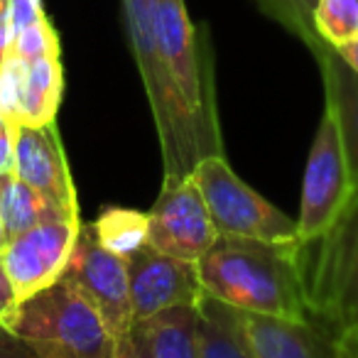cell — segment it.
<instances>
[{"label":"cell","mask_w":358,"mask_h":358,"mask_svg":"<svg viewBox=\"0 0 358 358\" xmlns=\"http://www.w3.org/2000/svg\"><path fill=\"white\" fill-rule=\"evenodd\" d=\"M216 238L219 231L194 174H164L148 211V243L179 260L199 263Z\"/></svg>","instance_id":"8"},{"label":"cell","mask_w":358,"mask_h":358,"mask_svg":"<svg viewBox=\"0 0 358 358\" xmlns=\"http://www.w3.org/2000/svg\"><path fill=\"white\" fill-rule=\"evenodd\" d=\"M10 329L35 358H115V336L103 317L64 275L22 299Z\"/></svg>","instance_id":"4"},{"label":"cell","mask_w":358,"mask_h":358,"mask_svg":"<svg viewBox=\"0 0 358 358\" xmlns=\"http://www.w3.org/2000/svg\"><path fill=\"white\" fill-rule=\"evenodd\" d=\"M13 52L27 62H35L40 57H62L59 35H57L50 17H42V20L32 22L25 30L17 32Z\"/></svg>","instance_id":"23"},{"label":"cell","mask_w":358,"mask_h":358,"mask_svg":"<svg viewBox=\"0 0 358 358\" xmlns=\"http://www.w3.org/2000/svg\"><path fill=\"white\" fill-rule=\"evenodd\" d=\"M64 278H69L91 299V304L99 309L106 327L118 341L133 322L128 263H125V258L110 253L108 248L99 243L94 226L81 224L79 238H76Z\"/></svg>","instance_id":"10"},{"label":"cell","mask_w":358,"mask_h":358,"mask_svg":"<svg viewBox=\"0 0 358 358\" xmlns=\"http://www.w3.org/2000/svg\"><path fill=\"white\" fill-rule=\"evenodd\" d=\"M15 169V135L13 125L0 133V174Z\"/></svg>","instance_id":"27"},{"label":"cell","mask_w":358,"mask_h":358,"mask_svg":"<svg viewBox=\"0 0 358 358\" xmlns=\"http://www.w3.org/2000/svg\"><path fill=\"white\" fill-rule=\"evenodd\" d=\"M79 231V214H55L8 241L0 260L6 265L20 302L50 287L66 273Z\"/></svg>","instance_id":"9"},{"label":"cell","mask_w":358,"mask_h":358,"mask_svg":"<svg viewBox=\"0 0 358 358\" xmlns=\"http://www.w3.org/2000/svg\"><path fill=\"white\" fill-rule=\"evenodd\" d=\"M297 265L309 319L358 358V192L324 234L297 238Z\"/></svg>","instance_id":"2"},{"label":"cell","mask_w":358,"mask_h":358,"mask_svg":"<svg viewBox=\"0 0 358 358\" xmlns=\"http://www.w3.org/2000/svg\"><path fill=\"white\" fill-rule=\"evenodd\" d=\"M196 265L201 287L243 312L309 319L297 265V241L219 234Z\"/></svg>","instance_id":"1"},{"label":"cell","mask_w":358,"mask_h":358,"mask_svg":"<svg viewBox=\"0 0 358 358\" xmlns=\"http://www.w3.org/2000/svg\"><path fill=\"white\" fill-rule=\"evenodd\" d=\"M123 10L130 50L157 128L164 174H192L201 157L224 155V143L206 133L169 74L157 40V0H123Z\"/></svg>","instance_id":"3"},{"label":"cell","mask_w":358,"mask_h":358,"mask_svg":"<svg viewBox=\"0 0 358 358\" xmlns=\"http://www.w3.org/2000/svg\"><path fill=\"white\" fill-rule=\"evenodd\" d=\"M312 22L324 45L334 50L348 45L358 37V0H319Z\"/></svg>","instance_id":"20"},{"label":"cell","mask_w":358,"mask_h":358,"mask_svg":"<svg viewBox=\"0 0 358 358\" xmlns=\"http://www.w3.org/2000/svg\"><path fill=\"white\" fill-rule=\"evenodd\" d=\"M192 174L219 234L260 241H297V221L250 189L231 169L224 155L201 157Z\"/></svg>","instance_id":"5"},{"label":"cell","mask_w":358,"mask_h":358,"mask_svg":"<svg viewBox=\"0 0 358 358\" xmlns=\"http://www.w3.org/2000/svg\"><path fill=\"white\" fill-rule=\"evenodd\" d=\"M199 358H253L245 334V312L201 287L196 297Z\"/></svg>","instance_id":"16"},{"label":"cell","mask_w":358,"mask_h":358,"mask_svg":"<svg viewBox=\"0 0 358 358\" xmlns=\"http://www.w3.org/2000/svg\"><path fill=\"white\" fill-rule=\"evenodd\" d=\"M245 334L253 358H343L341 348L309 319L245 312Z\"/></svg>","instance_id":"14"},{"label":"cell","mask_w":358,"mask_h":358,"mask_svg":"<svg viewBox=\"0 0 358 358\" xmlns=\"http://www.w3.org/2000/svg\"><path fill=\"white\" fill-rule=\"evenodd\" d=\"M91 226L99 243L120 258H128L140 245L148 243V214L140 211L106 209Z\"/></svg>","instance_id":"19"},{"label":"cell","mask_w":358,"mask_h":358,"mask_svg":"<svg viewBox=\"0 0 358 358\" xmlns=\"http://www.w3.org/2000/svg\"><path fill=\"white\" fill-rule=\"evenodd\" d=\"M10 125H13V123L6 118V115H3V110H0V133H3V130H8Z\"/></svg>","instance_id":"30"},{"label":"cell","mask_w":358,"mask_h":358,"mask_svg":"<svg viewBox=\"0 0 358 358\" xmlns=\"http://www.w3.org/2000/svg\"><path fill=\"white\" fill-rule=\"evenodd\" d=\"M64 94V69L59 57H40L30 62L17 123L45 125L57 118Z\"/></svg>","instance_id":"17"},{"label":"cell","mask_w":358,"mask_h":358,"mask_svg":"<svg viewBox=\"0 0 358 358\" xmlns=\"http://www.w3.org/2000/svg\"><path fill=\"white\" fill-rule=\"evenodd\" d=\"M155 22H157L159 50L179 94L192 106L206 133L221 143L209 47L199 40V32L189 20L185 0H157Z\"/></svg>","instance_id":"6"},{"label":"cell","mask_w":358,"mask_h":358,"mask_svg":"<svg viewBox=\"0 0 358 358\" xmlns=\"http://www.w3.org/2000/svg\"><path fill=\"white\" fill-rule=\"evenodd\" d=\"M336 55L341 57V59L346 62V64L351 66V69L358 74V37H356V40L348 42V45L336 47Z\"/></svg>","instance_id":"28"},{"label":"cell","mask_w":358,"mask_h":358,"mask_svg":"<svg viewBox=\"0 0 358 358\" xmlns=\"http://www.w3.org/2000/svg\"><path fill=\"white\" fill-rule=\"evenodd\" d=\"M13 135H15L17 177L42 196H47L52 204L79 214L76 187L55 120L45 125L13 123Z\"/></svg>","instance_id":"12"},{"label":"cell","mask_w":358,"mask_h":358,"mask_svg":"<svg viewBox=\"0 0 358 358\" xmlns=\"http://www.w3.org/2000/svg\"><path fill=\"white\" fill-rule=\"evenodd\" d=\"M196 304H174L133 319L115 341V358H199Z\"/></svg>","instance_id":"13"},{"label":"cell","mask_w":358,"mask_h":358,"mask_svg":"<svg viewBox=\"0 0 358 358\" xmlns=\"http://www.w3.org/2000/svg\"><path fill=\"white\" fill-rule=\"evenodd\" d=\"M27 66H30V62L17 57L15 52H10L0 64V110L10 123H17V118H20Z\"/></svg>","instance_id":"22"},{"label":"cell","mask_w":358,"mask_h":358,"mask_svg":"<svg viewBox=\"0 0 358 358\" xmlns=\"http://www.w3.org/2000/svg\"><path fill=\"white\" fill-rule=\"evenodd\" d=\"M17 307H20V297H17L15 287H13V280L8 278V270L0 260V324H13Z\"/></svg>","instance_id":"24"},{"label":"cell","mask_w":358,"mask_h":358,"mask_svg":"<svg viewBox=\"0 0 358 358\" xmlns=\"http://www.w3.org/2000/svg\"><path fill=\"white\" fill-rule=\"evenodd\" d=\"M17 37V25L10 10V0H0V64L13 52Z\"/></svg>","instance_id":"25"},{"label":"cell","mask_w":358,"mask_h":358,"mask_svg":"<svg viewBox=\"0 0 358 358\" xmlns=\"http://www.w3.org/2000/svg\"><path fill=\"white\" fill-rule=\"evenodd\" d=\"M0 214L6 224L8 241L20 236L30 226L40 224L42 219L55 214H71L62 206L52 204L47 196H42L37 189H32L27 182L17 177L15 169L0 174Z\"/></svg>","instance_id":"18"},{"label":"cell","mask_w":358,"mask_h":358,"mask_svg":"<svg viewBox=\"0 0 358 358\" xmlns=\"http://www.w3.org/2000/svg\"><path fill=\"white\" fill-rule=\"evenodd\" d=\"M8 245V234H6V224H3V214H0V253Z\"/></svg>","instance_id":"29"},{"label":"cell","mask_w":358,"mask_h":358,"mask_svg":"<svg viewBox=\"0 0 358 358\" xmlns=\"http://www.w3.org/2000/svg\"><path fill=\"white\" fill-rule=\"evenodd\" d=\"M319 0H258V8L278 20L282 27H287L292 35H297L304 45L312 50L317 45V32H314V8Z\"/></svg>","instance_id":"21"},{"label":"cell","mask_w":358,"mask_h":358,"mask_svg":"<svg viewBox=\"0 0 358 358\" xmlns=\"http://www.w3.org/2000/svg\"><path fill=\"white\" fill-rule=\"evenodd\" d=\"M0 356H27V358H35L32 348L13 331L8 324H0Z\"/></svg>","instance_id":"26"},{"label":"cell","mask_w":358,"mask_h":358,"mask_svg":"<svg viewBox=\"0 0 358 358\" xmlns=\"http://www.w3.org/2000/svg\"><path fill=\"white\" fill-rule=\"evenodd\" d=\"M312 55L322 71L324 96L336 110L348 169H351L353 187L358 192V74L336 55L334 47L324 45L322 40L312 47Z\"/></svg>","instance_id":"15"},{"label":"cell","mask_w":358,"mask_h":358,"mask_svg":"<svg viewBox=\"0 0 358 358\" xmlns=\"http://www.w3.org/2000/svg\"><path fill=\"white\" fill-rule=\"evenodd\" d=\"M125 263L133 319L174 304H194L201 292L199 265L162 253L150 243H143L135 253H130Z\"/></svg>","instance_id":"11"},{"label":"cell","mask_w":358,"mask_h":358,"mask_svg":"<svg viewBox=\"0 0 358 358\" xmlns=\"http://www.w3.org/2000/svg\"><path fill=\"white\" fill-rule=\"evenodd\" d=\"M353 192L356 187H353L351 169H348L341 125H338L334 106L327 101L312 150H309L307 167H304L297 238L307 241L324 234L346 209Z\"/></svg>","instance_id":"7"}]
</instances>
